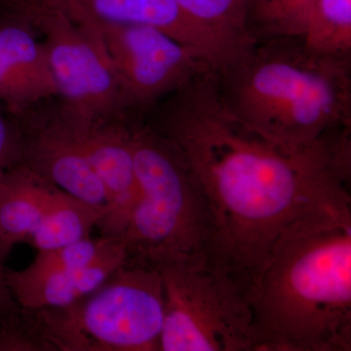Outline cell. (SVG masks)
I'll use <instances>...</instances> for the list:
<instances>
[{"instance_id":"obj_16","label":"cell","mask_w":351,"mask_h":351,"mask_svg":"<svg viewBox=\"0 0 351 351\" xmlns=\"http://www.w3.org/2000/svg\"><path fill=\"white\" fill-rule=\"evenodd\" d=\"M120 243L122 242L119 239L101 235L99 239L90 237L66 246L38 251L34 261L24 269H7V282L10 289L20 287L57 272L85 267L99 260Z\"/></svg>"},{"instance_id":"obj_21","label":"cell","mask_w":351,"mask_h":351,"mask_svg":"<svg viewBox=\"0 0 351 351\" xmlns=\"http://www.w3.org/2000/svg\"><path fill=\"white\" fill-rule=\"evenodd\" d=\"M5 262V258L0 257V317L17 313L21 309L7 282Z\"/></svg>"},{"instance_id":"obj_17","label":"cell","mask_w":351,"mask_h":351,"mask_svg":"<svg viewBox=\"0 0 351 351\" xmlns=\"http://www.w3.org/2000/svg\"><path fill=\"white\" fill-rule=\"evenodd\" d=\"M315 0H248L246 27L254 43L302 38Z\"/></svg>"},{"instance_id":"obj_20","label":"cell","mask_w":351,"mask_h":351,"mask_svg":"<svg viewBox=\"0 0 351 351\" xmlns=\"http://www.w3.org/2000/svg\"><path fill=\"white\" fill-rule=\"evenodd\" d=\"M21 145L17 128L0 110V180L7 171L19 165Z\"/></svg>"},{"instance_id":"obj_13","label":"cell","mask_w":351,"mask_h":351,"mask_svg":"<svg viewBox=\"0 0 351 351\" xmlns=\"http://www.w3.org/2000/svg\"><path fill=\"white\" fill-rule=\"evenodd\" d=\"M206 47L211 68H221L254 43L246 27L248 0H176Z\"/></svg>"},{"instance_id":"obj_3","label":"cell","mask_w":351,"mask_h":351,"mask_svg":"<svg viewBox=\"0 0 351 351\" xmlns=\"http://www.w3.org/2000/svg\"><path fill=\"white\" fill-rule=\"evenodd\" d=\"M214 73L230 112L284 149L351 125V59L316 54L302 38L253 43Z\"/></svg>"},{"instance_id":"obj_6","label":"cell","mask_w":351,"mask_h":351,"mask_svg":"<svg viewBox=\"0 0 351 351\" xmlns=\"http://www.w3.org/2000/svg\"><path fill=\"white\" fill-rule=\"evenodd\" d=\"M163 287L160 351H254L253 298L209 262L156 267Z\"/></svg>"},{"instance_id":"obj_14","label":"cell","mask_w":351,"mask_h":351,"mask_svg":"<svg viewBox=\"0 0 351 351\" xmlns=\"http://www.w3.org/2000/svg\"><path fill=\"white\" fill-rule=\"evenodd\" d=\"M126 260L125 248L120 243L85 267L57 272L36 282L10 290L16 302L24 309L68 306L100 287Z\"/></svg>"},{"instance_id":"obj_9","label":"cell","mask_w":351,"mask_h":351,"mask_svg":"<svg viewBox=\"0 0 351 351\" xmlns=\"http://www.w3.org/2000/svg\"><path fill=\"white\" fill-rule=\"evenodd\" d=\"M5 114L19 133L21 165L69 195L108 207L105 189L88 161L75 122L59 97Z\"/></svg>"},{"instance_id":"obj_4","label":"cell","mask_w":351,"mask_h":351,"mask_svg":"<svg viewBox=\"0 0 351 351\" xmlns=\"http://www.w3.org/2000/svg\"><path fill=\"white\" fill-rule=\"evenodd\" d=\"M138 198L119 240L127 260L209 262L212 223L206 201L186 157L145 117L130 120Z\"/></svg>"},{"instance_id":"obj_7","label":"cell","mask_w":351,"mask_h":351,"mask_svg":"<svg viewBox=\"0 0 351 351\" xmlns=\"http://www.w3.org/2000/svg\"><path fill=\"white\" fill-rule=\"evenodd\" d=\"M1 4L27 17L41 34L58 97L85 120L131 117L112 61L98 32L64 14L17 0Z\"/></svg>"},{"instance_id":"obj_11","label":"cell","mask_w":351,"mask_h":351,"mask_svg":"<svg viewBox=\"0 0 351 351\" xmlns=\"http://www.w3.org/2000/svg\"><path fill=\"white\" fill-rule=\"evenodd\" d=\"M57 11L80 24L143 25L156 27L200 53L209 64L204 43L176 0H17ZM210 66V64H209Z\"/></svg>"},{"instance_id":"obj_18","label":"cell","mask_w":351,"mask_h":351,"mask_svg":"<svg viewBox=\"0 0 351 351\" xmlns=\"http://www.w3.org/2000/svg\"><path fill=\"white\" fill-rule=\"evenodd\" d=\"M302 39L316 54L351 59V0H315Z\"/></svg>"},{"instance_id":"obj_1","label":"cell","mask_w":351,"mask_h":351,"mask_svg":"<svg viewBox=\"0 0 351 351\" xmlns=\"http://www.w3.org/2000/svg\"><path fill=\"white\" fill-rule=\"evenodd\" d=\"M178 145L204 195L212 223L209 263L254 295L272 248L290 226L351 212V126L291 151L242 124L214 71L196 76L147 117Z\"/></svg>"},{"instance_id":"obj_10","label":"cell","mask_w":351,"mask_h":351,"mask_svg":"<svg viewBox=\"0 0 351 351\" xmlns=\"http://www.w3.org/2000/svg\"><path fill=\"white\" fill-rule=\"evenodd\" d=\"M69 113L85 156L107 195L108 214L98 228L103 237L119 239L138 193L131 144L130 120L133 117L85 120Z\"/></svg>"},{"instance_id":"obj_5","label":"cell","mask_w":351,"mask_h":351,"mask_svg":"<svg viewBox=\"0 0 351 351\" xmlns=\"http://www.w3.org/2000/svg\"><path fill=\"white\" fill-rule=\"evenodd\" d=\"M24 311L44 351H160L162 281L145 263L126 260L68 306Z\"/></svg>"},{"instance_id":"obj_8","label":"cell","mask_w":351,"mask_h":351,"mask_svg":"<svg viewBox=\"0 0 351 351\" xmlns=\"http://www.w3.org/2000/svg\"><path fill=\"white\" fill-rule=\"evenodd\" d=\"M91 27L107 50L131 114L145 117L164 98L212 69L197 51L156 27Z\"/></svg>"},{"instance_id":"obj_2","label":"cell","mask_w":351,"mask_h":351,"mask_svg":"<svg viewBox=\"0 0 351 351\" xmlns=\"http://www.w3.org/2000/svg\"><path fill=\"white\" fill-rule=\"evenodd\" d=\"M254 351L351 350V212L286 230L253 295Z\"/></svg>"},{"instance_id":"obj_12","label":"cell","mask_w":351,"mask_h":351,"mask_svg":"<svg viewBox=\"0 0 351 351\" xmlns=\"http://www.w3.org/2000/svg\"><path fill=\"white\" fill-rule=\"evenodd\" d=\"M59 189L21 164L7 171L0 180V257L27 241Z\"/></svg>"},{"instance_id":"obj_15","label":"cell","mask_w":351,"mask_h":351,"mask_svg":"<svg viewBox=\"0 0 351 351\" xmlns=\"http://www.w3.org/2000/svg\"><path fill=\"white\" fill-rule=\"evenodd\" d=\"M108 208L57 191L40 223L25 243L36 251L66 246L91 237L107 217Z\"/></svg>"},{"instance_id":"obj_19","label":"cell","mask_w":351,"mask_h":351,"mask_svg":"<svg viewBox=\"0 0 351 351\" xmlns=\"http://www.w3.org/2000/svg\"><path fill=\"white\" fill-rule=\"evenodd\" d=\"M38 101L0 51V104L6 112H19Z\"/></svg>"}]
</instances>
